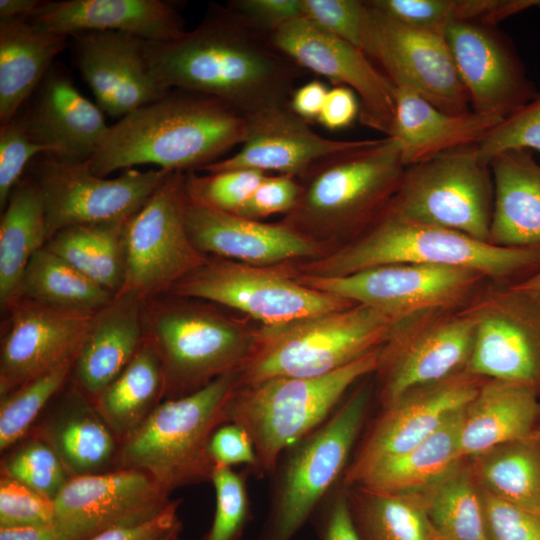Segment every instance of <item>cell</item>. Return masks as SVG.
I'll return each mask as SVG.
<instances>
[{"instance_id":"cell-1","label":"cell","mask_w":540,"mask_h":540,"mask_svg":"<svg viewBox=\"0 0 540 540\" xmlns=\"http://www.w3.org/2000/svg\"><path fill=\"white\" fill-rule=\"evenodd\" d=\"M146 55L166 89L214 97L245 116L289 103L302 74L227 6L212 5L198 26L175 40L146 41Z\"/></svg>"},{"instance_id":"cell-2","label":"cell","mask_w":540,"mask_h":540,"mask_svg":"<svg viewBox=\"0 0 540 540\" xmlns=\"http://www.w3.org/2000/svg\"><path fill=\"white\" fill-rule=\"evenodd\" d=\"M246 131V116L221 100L170 89L109 125L87 162L100 177L146 164L166 172H190L241 145Z\"/></svg>"},{"instance_id":"cell-3","label":"cell","mask_w":540,"mask_h":540,"mask_svg":"<svg viewBox=\"0 0 540 540\" xmlns=\"http://www.w3.org/2000/svg\"><path fill=\"white\" fill-rule=\"evenodd\" d=\"M396 263L468 268L484 274L492 284L512 286L540 270V246H495L406 218L387 206L349 245L309 264L302 275L341 277Z\"/></svg>"},{"instance_id":"cell-4","label":"cell","mask_w":540,"mask_h":540,"mask_svg":"<svg viewBox=\"0 0 540 540\" xmlns=\"http://www.w3.org/2000/svg\"><path fill=\"white\" fill-rule=\"evenodd\" d=\"M380 348L318 377H275L234 388L226 408L227 423L250 436L258 477L271 475L281 454L323 424L348 389L375 373Z\"/></svg>"},{"instance_id":"cell-5","label":"cell","mask_w":540,"mask_h":540,"mask_svg":"<svg viewBox=\"0 0 540 540\" xmlns=\"http://www.w3.org/2000/svg\"><path fill=\"white\" fill-rule=\"evenodd\" d=\"M238 372L226 374L188 395L161 401L120 442V468L141 470L165 491L211 481L209 453L214 431L227 423L226 408Z\"/></svg>"},{"instance_id":"cell-6","label":"cell","mask_w":540,"mask_h":540,"mask_svg":"<svg viewBox=\"0 0 540 540\" xmlns=\"http://www.w3.org/2000/svg\"><path fill=\"white\" fill-rule=\"evenodd\" d=\"M372 396L358 386L317 429L289 446L273 470L269 508L257 540H293L343 478Z\"/></svg>"},{"instance_id":"cell-7","label":"cell","mask_w":540,"mask_h":540,"mask_svg":"<svg viewBox=\"0 0 540 540\" xmlns=\"http://www.w3.org/2000/svg\"><path fill=\"white\" fill-rule=\"evenodd\" d=\"M406 166L393 137L365 139L314 165L285 224L299 232L365 231L396 194Z\"/></svg>"},{"instance_id":"cell-8","label":"cell","mask_w":540,"mask_h":540,"mask_svg":"<svg viewBox=\"0 0 540 540\" xmlns=\"http://www.w3.org/2000/svg\"><path fill=\"white\" fill-rule=\"evenodd\" d=\"M395 322L360 304L253 333L238 384L275 377H318L378 349Z\"/></svg>"},{"instance_id":"cell-9","label":"cell","mask_w":540,"mask_h":540,"mask_svg":"<svg viewBox=\"0 0 540 540\" xmlns=\"http://www.w3.org/2000/svg\"><path fill=\"white\" fill-rule=\"evenodd\" d=\"M170 296L144 303L145 332L162 363L164 400L238 372L253 340V334L218 313Z\"/></svg>"},{"instance_id":"cell-10","label":"cell","mask_w":540,"mask_h":540,"mask_svg":"<svg viewBox=\"0 0 540 540\" xmlns=\"http://www.w3.org/2000/svg\"><path fill=\"white\" fill-rule=\"evenodd\" d=\"M494 186L476 145L406 167L388 207L419 222L489 240Z\"/></svg>"},{"instance_id":"cell-11","label":"cell","mask_w":540,"mask_h":540,"mask_svg":"<svg viewBox=\"0 0 540 540\" xmlns=\"http://www.w3.org/2000/svg\"><path fill=\"white\" fill-rule=\"evenodd\" d=\"M185 173L170 172L125 225V273L116 295L143 302L166 295L207 260L186 227Z\"/></svg>"},{"instance_id":"cell-12","label":"cell","mask_w":540,"mask_h":540,"mask_svg":"<svg viewBox=\"0 0 540 540\" xmlns=\"http://www.w3.org/2000/svg\"><path fill=\"white\" fill-rule=\"evenodd\" d=\"M474 338L469 304L427 310L395 322L375 371L381 407L411 389L467 373Z\"/></svg>"},{"instance_id":"cell-13","label":"cell","mask_w":540,"mask_h":540,"mask_svg":"<svg viewBox=\"0 0 540 540\" xmlns=\"http://www.w3.org/2000/svg\"><path fill=\"white\" fill-rule=\"evenodd\" d=\"M295 278L313 289L370 307L394 322L427 310L467 306L491 283L476 270L419 263L380 265L341 277L301 274Z\"/></svg>"},{"instance_id":"cell-14","label":"cell","mask_w":540,"mask_h":540,"mask_svg":"<svg viewBox=\"0 0 540 540\" xmlns=\"http://www.w3.org/2000/svg\"><path fill=\"white\" fill-rule=\"evenodd\" d=\"M168 294L224 305L250 315L264 326L356 305L308 287L287 274L226 259H208Z\"/></svg>"},{"instance_id":"cell-15","label":"cell","mask_w":540,"mask_h":540,"mask_svg":"<svg viewBox=\"0 0 540 540\" xmlns=\"http://www.w3.org/2000/svg\"><path fill=\"white\" fill-rule=\"evenodd\" d=\"M169 173L132 168L109 179L94 174L87 160L44 155L34 180L44 203L48 239L70 226L128 220Z\"/></svg>"},{"instance_id":"cell-16","label":"cell","mask_w":540,"mask_h":540,"mask_svg":"<svg viewBox=\"0 0 540 540\" xmlns=\"http://www.w3.org/2000/svg\"><path fill=\"white\" fill-rule=\"evenodd\" d=\"M469 305L475 338L467 373L527 385L540 395V304L513 286L492 284Z\"/></svg>"},{"instance_id":"cell-17","label":"cell","mask_w":540,"mask_h":540,"mask_svg":"<svg viewBox=\"0 0 540 540\" xmlns=\"http://www.w3.org/2000/svg\"><path fill=\"white\" fill-rule=\"evenodd\" d=\"M172 500L147 473L133 468L71 477L54 499L59 540H88L147 522Z\"/></svg>"},{"instance_id":"cell-18","label":"cell","mask_w":540,"mask_h":540,"mask_svg":"<svg viewBox=\"0 0 540 540\" xmlns=\"http://www.w3.org/2000/svg\"><path fill=\"white\" fill-rule=\"evenodd\" d=\"M267 40L300 69L351 89L359 99L360 123L391 136L394 87L363 51L305 17L284 24Z\"/></svg>"},{"instance_id":"cell-19","label":"cell","mask_w":540,"mask_h":540,"mask_svg":"<svg viewBox=\"0 0 540 540\" xmlns=\"http://www.w3.org/2000/svg\"><path fill=\"white\" fill-rule=\"evenodd\" d=\"M371 8L373 26L365 54L393 87L409 89L450 114L470 111L445 35L404 24Z\"/></svg>"},{"instance_id":"cell-20","label":"cell","mask_w":540,"mask_h":540,"mask_svg":"<svg viewBox=\"0 0 540 540\" xmlns=\"http://www.w3.org/2000/svg\"><path fill=\"white\" fill-rule=\"evenodd\" d=\"M483 380L463 373L411 389L381 407L356 445L343 483L355 484L375 465L425 440L475 396Z\"/></svg>"},{"instance_id":"cell-21","label":"cell","mask_w":540,"mask_h":540,"mask_svg":"<svg viewBox=\"0 0 540 540\" xmlns=\"http://www.w3.org/2000/svg\"><path fill=\"white\" fill-rule=\"evenodd\" d=\"M9 318L0 353V395L75 360L98 310L51 306L19 298Z\"/></svg>"},{"instance_id":"cell-22","label":"cell","mask_w":540,"mask_h":540,"mask_svg":"<svg viewBox=\"0 0 540 540\" xmlns=\"http://www.w3.org/2000/svg\"><path fill=\"white\" fill-rule=\"evenodd\" d=\"M445 38L472 111L503 120L537 94L510 40L495 26L455 23Z\"/></svg>"},{"instance_id":"cell-23","label":"cell","mask_w":540,"mask_h":540,"mask_svg":"<svg viewBox=\"0 0 540 540\" xmlns=\"http://www.w3.org/2000/svg\"><path fill=\"white\" fill-rule=\"evenodd\" d=\"M70 38L82 78L110 117L121 119L169 91L150 68L145 40L113 31L82 32Z\"/></svg>"},{"instance_id":"cell-24","label":"cell","mask_w":540,"mask_h":540,"mask_svg":"<svg viewBox=\"0 0 540 540\" xmlns=\"http://www.w3.org/2000/svg\"><path fill=\"white\" fill-rule=\"evenodd\" d=\"M240 149L233 155L203 167L207 173L252 169L280 175H304L332 155L361 145L364 140H334L317 134L295 114L289 103L249 114Z\"/></svg>"},{"instance_id":"cell-25","label":"cell","mask_w":540,"mask_h":540,"mask_svg":"<svg viewBox=\"0 0 540 540\" xmlns=\"http://www.w3.org/2000/svg\"><path fill=\"white\" fill-rule=\"evenodd\" d=\"M30 99L26 111L17 115L48 155L86 161L95 153L109 125L104 112L80 93L66 69L53 64Z\"/></svg>"},{"instance_id":"cell-26","label":"cell","mask_w":540,"mask_h":540,"mask_svg":"<svg viewBox=\"0 0 540 540\" xmlns=\"http://www.w3.org/2000/svg\"><path fill=\"white\" fill-rule=\"evenodd\" d=\"M185 221L188 234L203 254L266 266L296 258L313 257L314 243L287 224H269L190 201Z\"/></svg>"},{"instance_id":"cell-27","label":"cell","mask_w":540,"mask_h":540,"mask_svg":"<svg viewBox=\"0 0 540 540\" xmlns=\"http://www.w3.org/2000/svg\"><path fill=\"white\" fill-rule=\"evenodd\" d=\"M28 20L68 37L82 32L113 31L149 42H168L186 31L173 4L163 0L41 1Z\"/></svg>"},{"instance_id":"cell-28","label":"cell","mask_w":540,"mask_h":540,"mask_svg":"<svg viewBox=\"0 0 540 540\" xmlns=\"http://www.w3.org/2000/svg\"><path fill=\"white\" fill-rule=\"evenodd\" d=\"M143 301L115 295L99 309L75 358L74 385L93 401L127 366L145 337Z\"/></svg>"},{"instance_id":"cell-29","label":"cell","mask_w":540,"mask_h":540,"mask_svg":"<svg viewBox=\"0 0 540 540\" xmlns=\"http://www.w3.org/2000/svg\"><path fill=\"white\" fill-rule=\"evenodd\" d=\"M394 100L391 137L397 141L406 167L477 145L502 121L472 110L462 114L444 112L406 88H394Z\"/></svg>"},{"instance_id":"cell-30","label":"cell","mask_w":540,"mask_h":540,"mask_svg":"<svg viewBox=\"0 0 540 540\" xmlns=\"http://www.w3.org/2000/svg\"><path fill=\"white\" fill-rule=\"evenodd\" d=\"M540 422V395L514 382L484 379L463 408L460 449L474 457L533 434Z\"/></svg>"},{"instance_id":"cell-31","label":"cell","mask_w":540,"mask_h":540,"mask_svg":"<svg viewBox=\"0 0 540 540\" xmlns=\"http://www.w3.org/2000/svg\"><path fill=\"white\" fill-rule=\"evenodd\" d=\"M489 166L494 203L488 243L540 246V163L531 150L512 149L495 156Z\"/></svg>"},{"instance_id":"cell-32","label":"cell","mask_w":540,"mask_h":540,"mask_svg":"<svg viewBox=\"0 0 540 540\" xmlns=\"http://www.w3.org/2000/svg\"><path fill=\"white\" fill-rule=\"evenodd\" d=\"M70 37L28 19L0 20V123L17 116Z\"/></svg>"},{"instance_id":"cell-33","label":"cell","mask_w":540,"mask_h":540,"mask_svg":"<svg viewBox=\"0 0 540 540\" xmlns=\"http://www.w3.org/2000/svg\"><path fill=\"white\" fill-rule=\"evenodd\" d=\"M40 438L56 452L71 477L102 472L117 455L116 436L75 385Z\"/></svg>"},{"instance_id":"cell-34","label":"cell","mask_w":540,"mask_h":540,"mask_svg":"<svg viewBox=\"0 0 540 540\" xmlns=\"http://www.w3.org/2000/svg\"><path fill=\"white\" fill-rule=\"evenodd\" d=\"M463 408L415 447L375 465L351 486L386 493H411L432 485L465 458L460 449Z\"/></svg>"},{"instance_id":"cell-35","label":"cell","mask_w":540,"mask_h":540,"mask_svg":"<svg viewBox=\"0 0 540 540\" xmlns=\"http://www.w3.org/2000/svg\"><path fill=\"white\" fill-rule=\"evenodd\" d=\"M48 241L44 203L34 179L11 192L0 220V303L5 311L19 299L26 267Z\"/></svg>"},{"instance_id":"cell-36","label":"cell","mask_w":540,"mask_h":540,"mask_svg":"<svg viewBox=\"0 0 540 540\" xmlns=\"http://www.w3.org/2000/svg\"><path fill=\"white\" fill-rule=\"evenodd\" d=\"M164 374L158 351L145 332L138 351L122 372L92 401L120 441L161 402Z\"/></svg>"},{"instance_id":"cell-37","label":"cell","mask_w":540,"mask_h":540,"mask_svg":"<svg viewBox=\"0 0 540 540\" xmlns=\"http://www.w3.org/2000/svg\"><path fill=\"white\" fill-rule=\"evenodd\" d=\"M482 489L540 516V431L469 458Z\"/></svg>"},{"instance_id":"cell-38","label":"cell","mask_w":540,"mask_h":540,"mask_svg":"<svg viewBox=\"0 0 540 540\" xmlns=\"http://www.w3.org/2000/svg\"><path fill=\"white\" fill-rule=\"evenodd\" d=\"M126 222L66 227L53 234L45 247L116 295L125 273Z\"/></svg>"},{"instance_id":"cell-39","label":"cell","mask_w":540,"mask_h":540,"mask_svg":"<svg viewBox=\"0 0 540 540\" xmlns=\"http://www.w3.org/2000/svg\"><path fill=\"white\" fill-rule=\"evenodd\" d=\"M421 493L436 536L452 540H487L482 489L469 458L461 459Z\"/></svg>"},{"instance_id":"cell-40","label":"cell","mask_w":540,"mask_h":540,"mask_svg":"<svg viewBox=\"0 0 540 540\" xmlns=\"http://www.w3.org/2000/svg\"><path fill=\"white\" fill-rule=\"evenodd\" d=\"M347 488L362 540H433L436 536L421 492L386 493L361 486Z\"/></svg>"},{"instance_id":"cell-41","label":"cell","mask_w":540,"mask_h":540,"mask_svg":"<svg viewBox=\"0 0 540 540\" xmlns=\"http://www.w3.org/2000/svg\"><path fill=\"white\" fill-rule=\"evenodd\" d=\"M114 296L45 246L29 261L19 292L47 305L95 311Z\"/></svg>"},{"instance_id":"cell-42","label":"cell","mask_w":540,"mask_h":540,"mask_svg":"<svg viewBox=\"0 0 540 540\" xmlns=\"http://www.w3.org/2000/svg\"><path fill=\"white\" fill-rule=\"evenodd\" d=\"M74 361H68L1 397V451L10 448L26 435L42 409L72 374Z\"/></svg>"},{"instance_id":"cell-43","label":"cell","mask_w":540,"mask_h":540,"mask_svg":"<svg viewBox=\"0 0 540 540\" xmlns=\"http://www.w3.org/2000/svg\"><path fill=\"white\" fill-rule=\"evenodd\" d=\"M1 471L53 500L71 478L56 452L41 438L29 440L10 453L2 461Z\"/></svg>"},{"instance_id":"cell-44","label":"cell","mask_w":540,"mask_h":540,"mask_svg":"<svg viewBox=\"0 0 540 540\" xmlns=\"http://www.w3.org/2000/svg\"><path fill=\"white\" fill-rule=\"evenodd\" d=\"M211 482L216 506L212 525L203 540H240L252 519L247 473L215 465Z\"/></svg>"},{"instance_id":"cell-45","label":"cell","mask_w":540,"mask_h":540,"mask_svg":"<svg viewBox=\"0 0 540 540\" xmlns=\"http://www.w3.org/2000/svg\"><path fill=\"white\" fill-rule=\"evenodd\" d=\"M267 176L252 169H231L196 175L185 174L190 201L229 213H236Z\"/></svg>"},{"instance_id":"cell-46","label":"cell","mask_w":540,"mask_h":540,"mask_svg":"<svg viewBox=\"0 0 540 540\" xmlns=\"http://www.w3.org/2000/svg\"><path fill=\"white\" fill-rule=\"evenodd\" d=\"M302 5L305 18L366 52L373 26L368 1L302 0Z\"/></svg>"},{"instance_id":"cell-47","label":"cell","mask_w":540,"mask_h":540,"mask_svg":"<svg viewBox=\"0 0 540 540\" xmlns=\"http://www.w3.org/2000/svg\"><path fill=\"white\" fill-rule=\"evenodd\" d=\"M476 149L480 160L486 165L504 151H540V93L503 119L476 145Z\"/></svg>"},{"instance_id":"cell-48","label":"cell","mask_w":540,"mask_h":540,"mask_svg":"<svg viewBox=\"0 0 540 540\" xmlns=\"http://www.w3.org/2000/svg\"><path fill=\"white\" fill-rule=\"evenodd\" d=\"M54 500L10 477L0 479V527H52Z\"/></svg>"},{"instance_id":"cell-49","label":"cell","mask_w":540,"mask_h":540,"mask_svg":"<svg viewBox=\"0 0 540 540\" xmlns=\"http://www.w3.org/2000/svg\"><path fill=\"white\" fill-rule=\"evenodd\" d=\"M48 150L27 133L19 115L0 125V207L4 209L29 161Z\"/></svg>"},{"instance_id":"cell-50","label":"cell","mask_w":540,"mask_h":540,"mask_svg":"<svg viewBox=\"0 0 540 540\" xmlns=\"http://www.w3.org/2000/svg\"><path fill=\"white\" fill-rule=\"evenodd\" d=\"M482 489V488H481ZM487 540H540V516L482 489Z\"/></svg>"},{"instance_id":"cell-51","label":"cell","mask_w":540,"mask_h":540,"mask_svg":"<svg viewBox=\"0 0 540 540\" xmlns=\"http://www.w3.org/2000/svg\"><path fill=\"white\" fill-rule=\"evenodd\" d=\"M302 186L294 176H266L236 215L259 220L277 213H290L299 200Z\"/></svg>"},{"instance_id":"cell-52","label":"cell","mask_w":540,"mask_h":540,"mask_svg":"<svg viewBox=\"0 0 540 540\" xmlns=\"http://www.w3.org/2000/svg\"><path fill=\"white\" fill-rule=\"evenodd\" d=\"M310 520L318 540H362L342 479L321 501Z\"/></svg>"},{"instance_id":"cell-53","label":"cell","mask_w":540,"mask_h":540,"mask_svg":"<svg viewBox=\"0 0 540 540\" xmlns=\"http://www.w3.org/2000/svg\"><path fill=\"white\" fill-rule=\"evenodd\" d=\"M227 7L265 38L284 24L304 17L302 0H233Z\"/></svg>"},{"instance_id":"cell-54","label":"cell","mask_w":540,"mask_h":540,"mask_svg":"<svg viewBox=\"0 0 540 540\" xmlns=\"http://www.w3.org/2000/svg\"><path fill=\"white\" fill-rule=\"evenodd\" d=\"M209 453L215 465L232 467L244 464L253 473L257 466L256 452L249 434L234 423H225L214 431L209 442Z\"/></svg>"},{"instance_id":"cell-55","label":"cell","mask_w":540,"mask_h":540,"mask_svg":"<svg viewBox=\"0 0 540 540\" xmlns=\"http://www.w3.org/2000/svg\"><path fill=\"white\" fill-rule=\"evenodd\" d=\"M359 113L357 95L347 87L335 86L328 90L317 122L326 129L339 130L350 126L359 118Z\"/></svg>"},{"instance_id":"cell-56","label":"cell","mask_w":540,"mask_h":540,"mask_svg":"<svg viewBox=\"0 0 540 540\" xmlns=\"http://www.w3.org/2000/svg\"><path fill=\"white\" fill-rule=\"evenodd\" d=\"M180 502L172 501L164 511L147 522L107 530L88 540H157L180 521L177 516Z\"/></svg>"},{"instance_id":"cell-57","label":"cell","mask_w":540,"mask_h":540,"mask_svg":"<svg viewBox=\"0 0 540 540\" xmlns=\"http://www.w3.org/2000/svg\"><path fill=\"white\" fill-rule=\"evenodd\" d=\"M328 90L322 81L311 80L294 89L290 96L289 106L295 114L305 121H317Z\"/></svg>"},{"instance_id":"cell-58","label":"cell","mask_w":540,"mask_h":540,"mask_svg":"<svg viewBox=\"0 0 540 540\" xmlns=\"http://www.w3.org/2000/svg\"><path fill=\"white\" fill-rule=\"evenodd\" d=\"M0 540H59L52 527H0Z\"/></svg>"},{"instance_id":"cell-59","label":"cell","mask_w":540,"mask_h":540,"mask_svg":"<svg viewBox=\"0 0 540 540\" xmlns=\"http://www.w3.org/2000/svg\"><path fill=\"white\" fill-rule=\"evenodd\" d=\"M40 2L39 0H0V20L28 19Z\"/></svg>"},{"instance_id":"cell-60","label":"cell","mask_w":540,"mask_h":540,"mask_svg":"<svg viewBox=\"0 0 540 540\" xmlns=\"http://www.w3.org/2000/svg\"><path fill=\"white\" fill-rule=\"evenodd\" d=\"M512 286L515 289L527 294L540 304V270L522 282Z\"/></svg>"},{"instance_id":"cell-61","label":"cell","mask_w":540,"mask_h":540,"mask_svg":"<svg viewBox=\"0 0 540 540\" xmlns=\"http://www.w3.org/2000/svg\"><path fill=\"white\" fill-rule=\"evenodd\" d=\"M182 530V523L179 521L173 528H171L168 532L163 534L159 539L157 540H179V534Z\"/></svg>"},{"instance_id":"cell-62","label":"cell","mask_w":540,"mask_h":540,"mask_svg":"<svg viewBox=\"0 0 540 540\" xmlns=\"http://www.w3.org/2000/svg\"><path fill=\"white\" fill-rule=\"evenodd\" d=\"M433 540H452V539H447V538H442V537L435 536Z\"/></svg>"},{"instance_id":"cell-63","label":"cell","mask_w":540,"mask_h":540,"mask_svg":"<svg viewBox=\"0 0 540 540\" xmlns=\"http://www.w3.org/2000/svg\"><path fill=\"white\" fill-rule=\"evenodd\" d=\"M538 429H539V431H540V422H539V425H538Z\"/></svg>"},{"instance_id":"cell-64","label":"cell","mask_w":540,"mask_h":540,"mask_svg":"<svg viewBox=\"0 0 540 540\" xmlns=\"http://www.w3.org/2000/svg\"><path fill=\"white\" fill-rule=\"evenodd\" d=\"M180 540V539H179Z\"/></svg>"}]
</instances>
